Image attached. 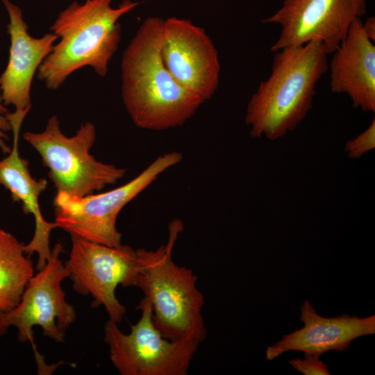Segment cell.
Wrapping results in <instances>:
<instances>
[{
  "label": "cell",
  "mask_w": 375,
  "mask_h": 375,
  "mask_svg": "<svg viewBox=\"0 0 375 375\" xmlns=\"http://www.w3.org/2000/svg\"><path fill=\"white\" fill-rule=\"evenodd\" d=\"M303 359H292L289 360L290 364L297 371L304 375H330L327 369V365L324 364L317 357L311 353H304Z\"/></svg>",
  "instance_id": "cell-18"
},
{
  "label": "cell",
  "mask_w": 375,
  "mask_h": 375,
  "mask_svg": "<svg viewBox=\"0 0 375 375\" xmlns=\"http://www.w3.org/2000/svg\"><path fill=\"white\" fill-rule=\"evenodd\" d=\"M182 158L178 151L160 155L127 183L103 193L76 197L57 192L53 199L54 222L71 236L118 247L122 244V234L116 222L122 209Z\"/></svg>",
  "instance_id": "cell-6"
},
{
  "label": "cell",
  "mask_w": 375,
  "mask_h": 375,
  "mask_svg": "<svg viewBox=\"0 0 375 375\" xmlns=\"http://www.w3.org/2000/svg\"><path fill=\"white\" fill-rule=\"evenodd\" d=\"M375 147V119L368 128L345 143L344 151L351 159L359 158Z\"/></svg>",
  "instance_id": "cell-17"
},
{
  "label": "cell",
  "mask_w": 375,
  "mask_h": 375,
  "mask_svg": "<svg viewBox=\"0 0 375 375\" xmlns=\"http://www.w3.org/2000/svg\"><path fill=\"white\" fill-rule=\"evenodd\" d=\"M183 229V222L175 219L169 225L166 244L154 251L138 249L140 269L135 286L151 303L153 324L165 338L200 344L207 335L201 313L204 297L197 288L193 271L172 259L173 248Z\"/></svg>",
  "instance_id": "cell-4"
},
{
  "label": "cell",
  "mask_w": 375,
  "mask_h": 375,
  "mask_svg": "<svg viewBox=\"0 0 375 375\" xmlns=\"http://www.w3.org/2000/svg\"><path fill=\"white\" fill-rule=\"evenodd\" d=\"M23 138L40 156L57 192L82 197L115 184L126 174L125 169L99 161L90 153L96 139L90 122L68 137L57 116L52 115L42 132L26 131Z\"/></svg>",
  "instance_id": "cell-5"
},
{
  "label": "cell",
  "mask_w": 375,
  "mask_h": 375,
  "mask_svg": "<svg viewBox=\"0 0 375 375\" xmlns=\"http://www.w3.org/2000/svg\"><path fill=\"white\" fill-rule=\"evenodd\" d=\"M140 319L123 333L118 324L108 319L104 342L110 358L121 375H187L200 344L190 340L165 338L155 326L149 301L143 297L136 307Z\"/></svg>",
  "instance_id": "cell-7"
},
{
  "label": "cell",
  "mask_w": 375,
  "mask_h": 375,
  "mask_svg": "<svg viewBox=\"0 0 375 375\" xmlns=\"http://www.w3.org/2000/svg\"><path fill=\"white\" fill-rule=\"evenodd\" d=\"M332 54L328 64L331 92L346 94L354 108L374 112L375 45L365 33L360 18L351 22Z\"/></svg>",
  "instance_id": "cell-14"
},
{
  "label": "cell",
  "mask_w": 375,
  "mask_h": 375,
  "mask_svg": "<svg viewBox=\"0 0 375 375\" xmlns=\"http://www.w3.org/2000/svg\"><path fill=\"white\" fill-rule=\"evenodd\" d=\"M274 53L270 75L247 104L244 120L253 138L276 140L294 130L311 110L317 83L328 69L320 41Z\"/></svg>",
  "instance_id": "cell-2"
},
{
  "label": "cell",
  "mask_w": 375,
  "mask_h": 375,
  "mask_svg": "<svg viewBox=\"0 0 375 375\" xmlns=\"http://www.w3.org/2000/svg\"><path fill=\"white\" fill-rule=\"evenodd\" d=\"M10 121L13 143L10 151L0 160V185L10 193L13 201L22 204L24 214H31L34 217V235L24 248L30 256L37 253L36 269L40 270L51 256L50 234L58 226L54 222H49L44 218L39 206V196L48 185L47 179L33 178L28 169V161L21 157L19 152V132L24 119L11 117Z\"/></svg>",
  "instance_id": "cell-15"
},
{
  "label": "cell",
  "mask_w": 375,
  "mask_h": 375,
  "mask_svg": "<svg viewBox=\"0 0 375 375\" xmlns=\"http://www.w3.org/2000/svg\"><path fill=\"white\" fill-rule=\"evenodd\" d=\"M9 327L5 318V312L0 309V338L7 333Z\"/></svg>",
  "instance_id": "cell-21"
},
{
  "label": "cell",
  "mask_w": 375,
  "mask_h": 375,
  "mask_svg": "<svg viewBox=\"0 0 375 375\" xmlns=\"http://www.w3.org/2000/svg\"><path fill=\"white\" fill-rule=\"evenodd\" d=\"M367 0H284L262 24H278L281 30L272 52L311 41L323 43L331 55L344 38L351 22L367 12Z\"/></svg>",
  "instance_id": "cell-10"
},
{
  "label": "cell",
  "mask_w": 375,
  "mask_h": 375,
  "mask_svg": "<svg viewBox=\"0 0 375 375\" xmlns=\"http://www.w3.org/2000/svg\"><path fill=\"white\" fill-rule=\"evenodd\" d=\"M362 28L367 35V37L372 40H375V18L374 16H369L367 17V19L365 20L364 23H362Z\"/></svg>",
  "instance_id": "cell-20"
},
{
  "label": "cell",
  "mask_w": 375,
  "mask_h": 375,
  "mask_svg": "<svg viewBox=\"0 0 375 375\" xmlns=\"http://www.w3.org/2000/svg\"><path fill=\"white\" fill-rule=\"evenodd\" d=\"M164 21L147 18L124 50L121 62L125 108L135 126L152 131L183 125L204 102L178 83L163 62Z\"/></svg>",
  "instance_id": "cell-1"
},
{
  "label": "cell",
  "mask_w": 375,
  "mask_h": 375,
  "mask_svg": "<svg viewBox=\"0 0 375 375\" xmlns=\"http://www.w3.org/2000/svg\"><path fill=\"white\" fill-rule=\"evenodd\" d=\"M72 248L65 262L74 290L91 295L92 307L103 306L109 319L119 324L126 309L116 297L117 285L135 286L140 269L138 249L127 244L109 247L71 236Z\"/></svg>",
  "instance_id": "cell-8"
},
{
  "label": "cell",
  "mask_w": 375,
  "mask_h": 375,
  "mask_svg": "<svg viewBox=\"0 0 375 375\" xmlns=\"http://www.w3.org/2000/svg\"><path fill=\"white\" fill-rule=\"evenodd\" d=\"M63 252L62 243L57 242L44 267L28 282L19 303L5 312L9 326L17 330L18 340L31 342L37 358L40 354L34 345L33 326L41 327L44 336L62 342L67 330L76 319V310L66 301L61 286L69 276L60 258Z\"/></svg>",
  "instance_id": "cell-9"
},
{
  "label": "cell",
  "mask_w": 375,
  "mask_h": 375,
  "mask_svg": "<svg viewBox=\"0 0 375 375\" xmlns=\"http://www.w3.org/2000/svg\"><path fill=\"white\" fill-rule=\"evenodd\" d=\"M112 0L74 1L60 12L50 30L60 40L38 68V78L48 89H58L73 72L91 67L100 76L121 39L118 20L139 4L124 0L117 8Z\"/></svg>",
  "instance_id": "cell-3"
},
{
  "label": "cell",
  "mask_w": 375,
  "mask_h": 375,
  "mask_svg": "<svg viewBox=\"0 0 375 375\" xmlns=\"http://www.w3.org/2000/svg\"><path fill=\"white\" fill-rule=\"evenodd\" d=\"M9 114L10 112L3 103L0 92V150L5 154H8L11 149L6 143L8 140V133L12 131Z\"/></svg>",
  "instance_id": "cell-19"
},
{
  "label": "cell",
  "mask_w": 375,
  "mask_h": 375,
  "mask_svg": "<svg viewBox=\"0 0 375 375\" xmlns=\"http://www.w3.org/2000/svg\"><path fill=\"white\" fill-rule=\"evenodd\" d=\"M163 62L175 80L204 101L217 89L220 72L217 51L205 30L191 21H164Z\"/></svg>",
  "instance_id": "cell-11"
},
{
  "label": "cell",
  "mask_w": 375,
  "mask_h": 375,
  "mask_svg": "<svg viewBox=\"0 0 375 375\" xmlns=\"http://www.w3.org/2000/svg\"><path fill=\"white\" fill-rule=\"evenodd\" d=\"M24 247L15 236L0 228V309L4 312L19 303L34 275L33 260Z\"/></svg>",
  "instance_id": "cell-16"
},
{
  "label": "cell",
  "mask_w": 375,
  "mask_h": 375,
  "mask_svg": "<svg viewBox=\"0 0 375 375\" xmlns=\"http://www.w3.org/2000/svg\"><path fill=\"white\" fill-rule=\"evenodd\" d=\"M303 326L268 346L266 359L272 360L289 351H303L317 357L330 350L344 351L355 339L375 333V315L360 318L344 314L334 317L319 315L305 300L301 307Z\"/></svg>",
  "instance_id": "cell-13"
},
{
  "label": "cell",
  "mask_w": 375,
  "mask_h": 375,
  "mask_svg": "<svg viewBox=\"0 0 375 375\" xmlns=\"http://www.w3.org/2000/svg\"><path fill=\"white\" fill-rule=\"evenodd\" d=\"M9 17L10 56L0 77V92L5 106L12 105L16 112L28 113L31 108V88L35 74L53 50L58 37L53 33L35 38L28 33L19 7L2 0Z\"/></svg>",
  "instance_id": "cell-12"
}]
</instances>
